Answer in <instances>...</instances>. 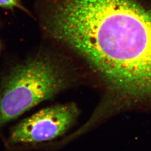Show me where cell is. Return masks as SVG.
I'll use <instances>...</instances> for the list:
<instances>
[{"label": "cell", "mask_w": 151, "mask_h": 151, "mask_svg": "<svg viewBox=\"0 0 151 151\" xmlns=\"http://www.w3.org/2000/svg\"><path fill=\"white\" fill-rule=\"evenodd\" d=\"M43 22L116 96L151 98V9L137 0H48Z\"/></svg>", "instance_id": "1"}, {"label": "cell", "mask_w": 151, "mask_h": 151, "mask_svg": "<svg viewBox=\"0 0 151 151\" xmlns=\"http://www.w3.org/2000/svg\"><path fill=\"white\" fill-rule=\"evenodd\" d=\"M64 65L52 54L39 52L14 65L0 83V129L64 89Z\"/></svg>", "instance_id": "2"}, {"label": "cell", "mask_w": 151, "mask_h": 151, "mask_svg": "<svg viewBox=\"0 0 151 151\" xmlns=\"http://www.w3.org/2000/svg\"><path fill=\"white\" fill-rule=\"evenodd\" d=\"M78 114V109L72 103L42 109L11 129L8 144H33L55 139L70 128Z\"/></svg>", "instance_id": "3"}, {"label": "cell", "mask_w": 151, "mask_h": 151, "mask_svg": "<svg viewBox=\"0 0 151 151\" xmlns=\"http://www.w3.org/2000/svg\"><path fill=\"white\" fill-rule=\"evenodd\" d=\"M0 7L7 9L19 8L24 10L20 0H0Z\"/></svg>", "instance_id": "4"}, {"label": "cell", "mask_w": 151, "mask_h": 151, "mask_svg": "<svg viewBox=\"0 0 151 151\" xmlns=\"http://www.w3.org/2000/svg\"><path fill=\"white\" fill-rule=\"evenodd\" d=\"M1 42H0V49H1Z\"/></svg>", "instance_id": "5"}]
</instances>
